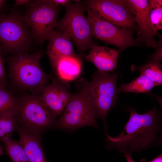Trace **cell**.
<instances>
[{
	"label": "cell",
	"instance_id": "obj_27",
	"mask_svg": "<svg viewBox=\"0 0 162 162\" xmlns=\"http://www.w3.org/2000/svg\"><path fill=\"white\" fill-rule=\"evenodd\" d=\"M141 162H144L143 160L141 161ZM148 162H162V154H160L156 158Z\"/></svg>",
	"mask_w": 162,
	"mask_h": 162
},
{
	"label": "cell",
	"instance_id": "obj_4",
	"mask_svg": "<svg viewBox=\"0 0 162 162\" xmlns=\"http://www.w3.org/2000/svg\"><path fill=\"white\" fill-rule=\"evenodd\" d=\"M32 38L23 16L16 11L0 14V45L2 52L18 55L27 52Z\"/></svg>",
	"mask_w": 162,
	"mask_h": 162
},
{
	"label": "cell",
	"instance_id": "obj_14",
	"mask_svg": "<svg viewBox=\"0 0 162 162\" xmlns=\"http://www.w3.org/2000/svg\"><path fill=\"white\" fill-rule=\"evenodd\" d=\"M89 53L85 56L87 61L93 64L98 70L104 72H112L117 67L119 51L104 46L93 45Z\"/></svg>",
	"mask_w": 162,
	"mask_h": 162
},
{
	"label": "cell",
	"instance_id": "obj_1",
	"mask_svg": "<svg viewBox=\"0 0 162 162\" xmlns=\"http://www.w3.org/2000/svg\"><path fill=\"white\" fill-rule=\"evenodd\" d=\"M129 111V118L119 135L112 137L106 133L111 145L125 154L150 147L161 130V118L155 108L142 114L133 109Z\"/></svg>",
	"mask_w": 162,
	"mask_h": 162
},
{
	"label": "cell",
	"instance_id": "obj_19",
	"mask_svg": "<svg viewBox=\"0 0 162 162\" xmlns=\"http://www.w3.org/2000/svg\"><path fill=\"white\" fill-rule=\"evenodd\" d=\"M19 107V100L6 86L0 85V115L9 114L16 117Z\"/></svg>",
	"mask_w": 162,
	"mask_h": 162
},
{
	"label": "cell",
	"instance_id": "obj_5",
	"mask_svg": "<svg viewBox=\"0 0 162 162\" xmlns=\"http://www.w3.org/2000/svg\"><path fill=\"white\" fill-rule=\"evenodd\" d=\"M24 20L32 38L42 44L48 40L57 22L59 6L51 0L32 1L27 4Z\"/></svg>",
	"mask_w": 162,
	"mask_h": 162
},
{
	"label": "cell",
	"instance_id": "obj_6",
	"mask_svg": "<svg viewBox=\"0 0 162 162\" xmlns=\"http://www.w3.org/2000/svg\"><path fill=\"white\" fill-rule=\"evenodd\" d=\"M64 17L57 22L56 27L67 33L80 51L90 49L94 45L90 23L85 14L83 5L78 1L70 2L65 6Z\"/></svg>",
	"mask_w": 162,
	"mask_h": 162
},
{
	"label": "cell",
	"instance_id": "obj_2",
	"mask_svg": "<svg viewBox=\"0 0 162 162\" xmlns=\"http://www.w3.org/2000/svg\"><path fill=\"white\" fill-rule=\"evenodd\" d=\"M117 79V74L97 70L91 81L82 78L76 83L77 91L91 105L97 118L103 121L106 129V116L117 102L119 94Z\"/></svg>",
	"mask_w": 162,
	"mask_h": 162
},
{
	"label": "cell",
	"instance_id": "obj_30",
	"mask_svg": "<svg viewBox=\"0 0 162 162\" xmlns=\"http://www.w3.org/2000/svg\"><path fill=\"white\" fill-rule=\"evenodd\" d=\"M4 154L3 147L0 145V156Z\"/></svg>",
	"mask_w": 162,
	"mask_h": 162
},
{
	"label": "cell",
	"instance_id": "obj_15",
	"mask_svg": "<svg viewBox=\"0 0 162 162\" xmlns=\"http://www.w3.org/2000/svg\"><path fill=\"white\" fill-rule=\"evenodd\" d=\"M29 162H49L47 160L40 139L37 135L20 128L17 129Z\"/></svg>",
	"mask_w": 162,
	"mask_h": 162
},
{
	"label": "cell",
	"instance_id": "obj_11",
	"mask_svg": "<svg viewBox=\"0 0 162 162\" xmlns=\"http://www.w3.org/2000/svg\"><path fill=\"white\" fill-rule=\"evenodd\" d=\"M127 5L135 18L137 26L138 37L135 39L147 47L157 48L158 43L154 38L161 36L152 26L148 13V0H126Z\"/></svg>",
	"mask_w": 162,
	"mask_h": 162
},
{
	"label": "cell",
	"instance_id": "obj_23",
	"mask_svg": "<svg viewBox=\"0 0 162 162\" xmlns=\"http://www.w3.org/2000/svg\"><path fill=\"white\" fill-rule=\"evenodd\" d=\"M2 53L1 47L0 45V85L6 86L7 84V80L2 58Z\"/></svg>",
	"mask_w": 162,
	"mask_h": 162
},
{
	"label": "cell",
	"instance_id": "obj_3",
	"mask_svg": "<svg viewBox=\"0 0 162 162\" xmlns=\"http://www.w3.org/2000/svg\"><path fill=\"white\" fill-rule=\"evenodd\" d=\"M41 50L13 55L8 59L9 76L20 88L39 95L48 85V77L41 68Z\"/></svg>",
	"mask_w": 162,
	"mask_h": 162
},
{
	"label": "cell",
	"instance_id": "obj_12",
	"mask_svg": "<svg viewBox=\"0 0 162 162\" xmlns=\"http://www.w3.org/2000/svg\"><path fill=\"white\" fill-rule=\"evenodd\" d=\"M72 95L68 82L56 78L39 96L45 106L57 117L61 115Z\"/></svg>",
	"mask_w": 162,
	"mask_h": 162
},
{
	"label": "cell",
	"instance_id": "obj_16",
	"mask_svg": "<svg viewBox=\"0 0 162 162\" xmlns=\"http://www.w3.org/2000/svg\"><path fill=\"white\" fill-rule=\"evenodd\" d=\"M82 67L81 60L76 55L60 59L53 70L55 71L56 78L68 82L78 77L81 73Z\"/></svg>",
	"mask_w": 162,
	"mask_h": 162
},
{
	"label": "cell",
	"instance_id": "obj_7",
	"mask_svg": "<svg viewBox=\"0 0 162 162\" xmlns=\"http://www.w3.org/2000/svg\"><path fill=\"white\" fill-rule=\"evenodd\" d=\"M19 100L16 116L22 128L39 135L56 122V117L44 104L39 95H26Z\"/></svg>",
	"mask_w": 162,
	"mask_h": 162
},
{
	"label": "cell",
	"instance_id": "obj_18",
	"mask_svg": "<svg viewBox=\"0 0 162 162\" xmlns=\"http://www.w3.org/2000/svg\"><path fill=\"white\" fill-rule=\"evenodd\" d=\"M130 69L133 71L138 70L140 75L146 76L153 82L156 86L162 84V65L160 62L151 60L142 66L133 65Z\"/></svg>",
	"mask_w": 162,
	"mask_h": 162
},
{
	"label": "cell",
	"instance_id": "obj_17",
	"mask_svg": "<svg viewBox=\"0 0 162 162\" xmlns=\"http://www.w3.org/2000/svg\"><path fill=\"white\" fill-rule=\"evenodd\" d=\"M4 145L7 154L12 162H29L21 142L13 139L12 136H5L0 140Z\"/></svg>",
	"mask_w": 162,
	"mask_h": 162
},
{
	"label": "cell",
	"instance_id": "obj_8",
	"mask_svg": "<svg viewBox=\"0 0 162 162\" xmlns=\"http://www.w3.org/2000/svg\"><path fill=\"white\" fill-rule=\"evenodd\" d=\"M56 123L64 130H74L80 127L98 128L97 117L91 105L79 91L74 93Z\"/></svg>",
	"mask_w": 162,
	"mask_h": 162
},
{
	"label": "cell",
	"instance_id": "obj_29",
	"mask_svg": "<svg viewBox=\"0 0 162 162\" xmlns=\"http://www.w3.org/2000/svg\"><path fill=\"white\" fill-rule=\"evenodd\" d=\"M5 1L0 0V14L1 13V11L3 8L5 4Z\"/></svg>",
	"mask_w": 162,
	"mask_h": 162
},
{
	"label": "cell",
	"instance_id": "obj_13",
	"mask_svg": "<svg viewBox=\"0 0 162 162\" xmlns=\"http://www.w3.org/2000/svg\"><path fill=\"white\" fill-rule=\"evenodd\" d=\"M69 35L66 33L54 30L48 40L46 54L53 70L62 58L76 55Z\"/></svg>",
	"mask_w": 162,
	"mask_h": 162
},
{
	"label": "cell",
	"instance_id": "obj_20",
	"mask_svg": "<svg viewBox=\"0 0 162 162\" xmlns=\"http://www.w3.org/2000/svg\"><path fill=\"white\" fill-rule=\"evenodd\" d=\"M155 83L145 76L142 75L130 83L123 84L118 88L119 93L124 92L135 93L136 94L144 93L150 92L154 87Z\"/></svg>",
	"mask_w": 162,
	"mask_h": 162
},
{
	"label": "cell",
	"instance_id": "obj_25",
	"mask_svg": "<svg viewBox=\"0 0 162 162\" xmlns=\"http://www.w3.org/2000/svg\"><path fill=\"white\" fill-rule=\"evenodd\" d=\"M51 1L57 6H65L70 2V1L68 0H51Z\"/></svg>",
	"mask_w": 162,
	"mask_h": 162
},
{
	"label": "cell",
	"instance_id": "obj_28",
	"mask_svg": "<svg viewBox=\"0 0 162 162\" xmlns=\"http://www.w3.org/2000/svg\"><path fill=\"white\" fill-rule=\"evenodd\" d=\"M127 162H135L131 157V154H125L124 155Z\"/></svg>",
	"mask_w": 162,
	"mask_h": 162
},
{
	"label": "cell",
	"instance_id": "obj_9",
	"mask_svg": "<svg viewBox=\"0 0 162 162\" xmlns=\"http://www.w3.org/2000/svg\"><path fill=\"white\" fill-rule=\"evenodd\" d=\"M86 9L92 36L107 44L114 45L121 52L128 47L141 44L134 39V30L113 25L102 19L88 7Z\"/></svg>",
	"mask_w": 162,
	"mask_h": 162
},
{
	"label": "cell",
	"instance_id": "obj_10",
	"mask_svg": "<svg viewBox=\"0 0 162 162\" xmlns=\"http://www.w3.org/2000/svg\"><path fill=\"white\" fill-rule=\"evenodd\" d=\"M86 7L103 20L117 26L137 29L135 18L124 0L86 1Z\"/></svg>",
	"mask_w": 162,
	"mask_h": 162
},
{
	"label": "cell",
	"instance_id": "obj_24",
	"mask_svg": "<svg viewBox=\"0 0 162 162\" xmlns=\"http://www.w3.org/2000/svg\"><path fill=\"white\" fill-rule=\"evenodd\" d=\"M160 37L157 50L151 57L152 60L160 62L162 60V37Z\"/></svg>",
	"mask_w": 162,
	"mask_h": 162
},
{
	"label": "cell",
	"instance_id": "obj_26",
	"mask_svg": "<svg viewBox=\"0 0 162 162\" xmlns=\"http://www.w3.org/2000/svg\"><path fill=\"white\" fill-rule=\"evenodd\" d=\"M31 1L28 0H16L15 2V5L19 6L21 5H24L28 4Z\"/></svg>",
	"mask_w": 162,
	"mask_h": 162
},
{
	"label": "cell",
	"instance_id": "obj_22",
	"mask_svg": "<svg viewBox=\"0 0 162 162\" xmlns=\"http://www.w3.org/2000/svg\"><path fill=\"white\" fill-rule=\"evenodd\" d=\"M18 127L15 116L9 114L0 115V140L5 136H12Z\"/></svg>",
	"mask_w": 162,
	"mask_h": 162
},
{
	"label": "cell",
	"instance_id": "obj_21",
	"mask_svg": "<svg viewBox=\"0 0 162 162\" xmlns=\"http://www.w3.org/2000/svg\"><path fill=\"white\" fill-rule=\"evenodd\" d=\"M148 13L152 24L158 31L162 28V1L148 0Z\"/></svg>",
	"mask_w": 162,
	"mask_h": 162
}]
</instances>
